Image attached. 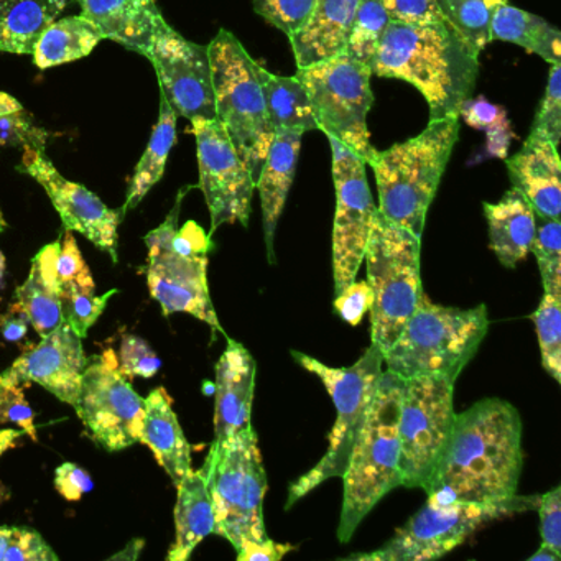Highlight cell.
I'll return each instance as SVG.
<instances>
[{
  "label": "cell",
  "mask_w": 561,
  "mask_h": 561,
  "mask_svg": "<svg viewBox=\"0 0 561 561\" xmlns=\"http://www.w3.org/2000/svg\"><path fill=\"white\" fill-rule=\"evenodd\" d=\"M524 423L507 400L484 399L456 413L451 435L423 491L433 505L514 497L524 469Z\"/></svg>",
  "instance_id": "6da1fadb"
},
{
  "label": "cell",
  "mask_w": 561,
  "mask_h": 561,
  "mask_svg": "<svg viewBox=\"0 0 561 561\" xmlns=\"http://www.w3.org/2000/svg\"><path fill=\"white\" fill-rule=\"evenodd\" d=\"M479 57L446 24L389 22L373 65V77L415 87L430 107V119L459 116L474 91Z\"/></svg>",
  "instance_id": "7a4b0ae2"
},
{
  "label": "cell",
  "mask_w": 561,
  "mask_h": 561,
  "mask_svg": "<svg viewBox=\"0 0 561 561\" xmlns=\"http://www.w3.org/2000/svg\"><path fill=\"white\" fill-rule=\"evenodd\" d=\"M459 116L430 119L419 136L374 153L379 209L387 219L422 238L426 213L438 192L453 149L458 142Z\"/></svg>",
  "instance_id": "3957f363"
},
{
  "label": "cell",
  "mask_w": 561,
  "mask_h": 561,
  "mask_svg": "<svg viewBox=\"0 0 561 561\" xmlns=\"http://www.w3.org/2000/svg\"><path fill=\"white\" fill-rule=\"evenodd\" d=\"M403 380L389 370L380 374L344 474L343 508L337 540L346 543L370 511L400 485L399 413Z\"/></svg>",
  "instance_id": "277c9868"
},
{
  "label": "cell",
  "mask_w": 561,
  "mask_h": 561,
  "mask_svg": "<svg viewBox=\"0 0 561 561\" xmlns=\"http://www.w3.org/2000/svg\"><path fill=\"white\" fill-rule=\"evenodd\" d=\"M489 330L485 305L442 307L423 295L419 307L383 353V366L399 379L446 376L458 379Z\"/></svg>",
  "instance_id": "5b68a950"
},
{
  "label": "cell",
  "mask_w": 561,
  "mask_h": 561,
  "mask_svg": "<svg viewBox=\"0 0 561 561\" xmlns=\"http://www.w3.org/2000/svg\"><path fill=\"white\" fill-rule=\"evenodd\" d=\"M420 241L409 229L374 213L367 239V282L374 291L370 346L386 353L423 297Z\"/></svg>",
  "instance_id": "8992f818"
},
{
  "label": "cell",
  "mask_w": 561,
  "mask_h": 561,
  "mask_svg": "<svg viewBox=\"0 0 561 561\" xmlns=\"http://www.w3.org/2000/svg\"><path fill=\"white\" fill-rule=\"evenodd\" d=\"M291 356L327 387L336 407V422L331 430L330 445L323 458L288 488L285 508H290L330 479L344 474L383 370V354L374 346L367 347L363 356L350 367L327 366L300 351H291Z\"/></svg>",
  "instance_id": "52a82bcc"
},
{
  "label": "cell",
  "mask_w": 561,
  "mask_h": 561,
  "mask_svg": "<svg viewBox=\"0 0 561 561\" xmlns=\"http://www.w3.org/2000/svg\"><path fill=\"white\" fill-rule=\"evenodd\" d=\"M215 90L216 119L257 183L274 139L255 65L231 32L219 31L208 45Z\"/></svg>",
  "instance_id": "ba28073f"
},
{
  "label": "cell",
  "mask_w": 561,
  "mask_h": 561,
  "mask_svg": "<svg viewBox=\"0 0 561 561\" xmlns=\"http://www.w3.org/2000/svg\"><path fill=\"white\" fill-rule=\"evenodd\" d=\"M203 472L215 507V535L236 551L248 541L268 538L264 524L267 476L252 425L222 446H211Z\"/></svg>",
  "instance_id": "9c48e42d"
},
{
  "label": "cell",
  "mask_w": 561,
  "mask_h": 561,
  "mask_svg": "<svg viewBox=\"0 0 561 561\" xmlns=\"http://www.w3.org/2000/svg\"><path fill=\"white\" fill-rule=\"evenodd\" d=\"M540 495H517L504 501L455 502L433 505L426 502L392 538L369 553H354L356 561H430L445 557L465 543L488 522L537 507Z\"/></svg>",
  "instance_id": "30bf717a"
},
{
  "label": "cell",
  "mask_w": 561,
  "mask_h": 561,
  "mask_svg": "<svg viewBox=\"0 0 561 561\" xmlns=\"http://www.w3.org/2000/svg\"><path fill=\"white\" fill-rule=\"evenodd\" d=\"M295 77L307 91L318 130L341 140L367 165L376 153L367 127V114L374 103L373 71L350 55L341 54L298 68Z\"/></svg>",
  "instance_id": "8fae6325"
},
{
  "label": "cell",
  "mask_w": 561,
  "mask_h": 561,
  "mask_svg": "<svg viewBox=\"0 0 561 561\" xmlns=\"http://www.w3.org/2000/svg\"><path fill=\"white\" fill-rule=\"evenodd\" d=\"M456 379L423 376L403 380L399 413L400 485L425 488L455 423Z\"/></svg>",
  "instance_id": "7c38bea8"
},
{
  "label": "cell",
  "mask_w": 561,
  "mask_h": 561,
  "mask_svg": "<svg viewBox=\"0 0 561 561\" xmlns=\"http://www.w3.org/2000/svg\"><path fill=\"white\" fill-rule=\"evenodd\" d=\"M75 409L98 445L107 451L140 443L146 399L121 373L119 357L113 350L88 359Z\"/></svg>",
  "instance_id": "4fadbf2b"
},
{
  "label": "cell",
  "mask_w": 561,
  "mask_h": 561,
  "mask_svg": "<svg viewBox=\"0 0 561 561\" xmlns=\"http://www.w3.org/2000/svg\"><path fill=\"white\" fill-rule=\"evenodd\" d=\"M333 152L336 213L333 228L334 295L356 280L364 262L374 205L366 176V162L341 140L327 136Z\"/></svg>",
  "instance_id": "5bb4252c"
},
{
  "label": "cell",
  "mask_w": 561,
  "mask_h": 561,
  "mask_svg": "<svg viewBox=\"0 0 561 561\" xmlns=\"http://www.w3.org/2000/svg\"><path fill=\"white\" fill-rule=\"evenodd\" d=\"M198 147L199 188L205 195L215 234L221 226L248 228L255 183L218 119L190 121Z\"/></svg>",
  "instance_id": "9a60e30c"
},
{
  "label": "cell",
  "mask_w": 561,
  "mask_h": 561,
  "mask_svg": "<svg viewBox=\"0 0 561 561\" xmlns=\"http://www.w3.org/2000/svg\"><path fill=\"white\" fill-rule=\"evenodd\" d=\"M146 58L156 68L162 96L176 116L216 119L208 47L186 41L167 24Z\"/></svg>",
  "instance_id": "2e32d148"
},
{
  "label": "cell",
  "mask_w": 561,
  "mask_h": 561,
  "mask_svg": "<svg viewBox=\"0 0 561 561\" xmlns=\"http://www.w3.org/2000/svg\"><path fill=\"white\" fill-rule=\"evenodd\" d=\"M18 170L32 176L47 192L67 231L80 232L117 262V228L124 218L121 209H111L87 186L65 179L45 150L24 149Z\"/></svg>",
  "instance_id": "e0dca14e"
},
{
  "label": "cell",
  "mask_w": 561,
  "mask_h": 561,
  "mask_svg": "<svg viewBox=\"0 0 561 561\" xmlns=\"http://www.w3.org/2000/svg\"><path fill=\"white\" fill-rule=\"evenodd\" d=\"M87 366L83 340L64 321L57 330L42 337L34 350L22 354L0 374V383L18 387L38 383L61 402L75 407Z\"/></svg>",
  "instance_id": "ac0fdd59"
},
{
  "label": "cell",
  "mask_w": 561,
  "mask_h": 561,
  "mask_svg": "<svg viewBox=\"0 0 561 561\" xmlns=\"http://www.w3.org/2000/svg\"><path fill=\"white\" fill-rule=\"evenodd\" d=\"M147 282L163 313H186L225 334L208 285V254L182 255L149 251Z\"/></svg>",
  "instance_id": "d6986e66"
},
{
  "label": "cell",
  "mask_w": 561,
  "mask_h": 561,
  "mask_svg": "<svg viewBox=\"0 0 561 561\" xmlns=\"http://www.w3.org/2000/svg\"><path fill=\"white\" fill-rule=\"evenodd\" d=\"M255 364L252 354L238 341L228 337L225 353L216 364L215 439L211 446H222L252 425Z\"/></svg>",
  "instance_id": "ffe728a7"
},
{
  "label": "cell",
  "mask_w": 561,
  "mask_h": 561,
  "mask_svg": "<svg viewBox=\"0 0 561 561\" xmlns=\"http://www.w3.org/2000/svg\"><path fill=\"white\" fill-rule=\"evenodd\" d=\"M505 160L512 188L525 196L537 218L560 219L561 162L558 147L528 136L520 152Z\"/></svg>",
  "instance_id": "44dd1931"
},
{
  "label": "cell",
  "mask_w": 561,
  "mask_h": 561,
  "mask_svg": "<svg viewBox=\"0 0 561 561\" xmlns=\"http://www.w3.org/2000/svg\"><path fill=\"white\" fill-rule=\"evenodd\" d=\"M81 14L100 28L104 41L116 42L147 57L167 21L156 0H80Z\"/></svg>",
  "instance_id": "7402d4cb"
},
{
  "label": "cell",
  "mask_w": 561,
  "mask_h": 561,
  "mask_svg": "<svg viewBox=\"0 0 561 561\" xmlns=\"http://www.w3.org/2000/svg\"><path fill=\"white\" fill-rule=\"evenodd\" d=\"M304 134L301 130H282L274 134L261 175L255 183V190H259V196H261L265 245H267L271 262H274L275 257V229L294 185Z\"/></svg>",
  "instance_id": "603a6c76"
},
{
  "label": "cell",
  "mask_w": 561,
  "mask_h": 561,
  "mask_svg": "<svg viewBox=\"0 0 561 561\" xmlns=\"http://www.w3.org/2000/svg\"><path fill=\"white\" fill-rule=\"evenodd\" d=\"M357 5L359 0H318L305 27L290 37L298 68L344 54Z\"/></svg>",
  "instance_id": "cb8c5ba5"
},
{
  "label": "cell",
  "mask_w": 561,
  "mask_h": 561,
  "mask_svg": "<svg viewBox=\"0 0 561 561\" xmlns=\"http://www.w3.org/2000/svg\"><path fill=\"white\" fill-rule=\"evenodd\" d=\"M140 443L152 449L173 484L179 485L192 471V446L163 387L153 389L146 399Z\"/></svg>",
  "instance_id": "d4e9b609"
},
{
  "label": "cell",
  "mask_w": 561,
  "mask_h": 561,
  "mask_svg": "<svg viewBox=\"0 0 561 561\" xmlns=\"http://www.w3.org/2000/svg\"><path fill=\"white\" fill-rule=\"evenodd\" d=\"M489 226V248L504 267L515 268L530 254L537 232V215L530 203L512 188L497 203H484Z\"/></svg>",
  "instance_id": "484cf974"
},
{
  "label": "cell",
  "mask_w": 561,
  "mask_h": 561,
  "mask_svg": "<svg viewBox=\"0 0 561 561\" xmlns=\"http://www.w3.org/2000/svg\"><path fill=\"white\" fill-rule=\"evenodd\" d=\"M61 241L42 249L32 262L27 280L15 290V310L27 317L28 323L45 337L64 323L60 288L57 278V257Z\"/></svg>",
  "instance_id": "4316f807"
},
{
  "label": "cell",
  "mask_w": 561,
  "mask_h": 561,
  "mask_svg": "<svg viewBox=\"0 0 561 561\" xmlns=\"http://www.w3.org/2000/svg\"><path fill=\"white\" fill-rule=\"evenodd\" d=\"M179 499L175 505V543L170 547L169 561H186L195 548L209 535L215 534L216 517L211 494L203 469L190 471L176 485Z\"/></svg>",
  "instance_id": "83f0119b"
},
{
  "label": "cell",
  "mask_w": 561,
  "mask_h": 561,
  "mask_svg": "<svg viewBox=\"0 0 561 561\" xmlns=\"http://www.w3.org/2000/svg\"><path fill=\"white\" fill-rule=\"evenodd\" d=\"M65 8V0H0V54L34 55L38 38Z\"/></svg>",
  "instance_id": "f1b7e54d"
},
{
  "label": "cell",
  "mask_w": 561,
  "mask_h": 561,
  "mask_svg": "<svg viewBox=\"0 0 561 561\" xmlns=\"http://www.w3.org/2000/svg\"><path fill=\"white\" fill-rule=\"evenodd\" d=\"M255 73L261 83L265 111L274 134L282 130L308 133L318 129L307 91L297 77H277L259 64L255 65Z\"/></svg>",
  "instance_id": "f546056e"
},
{
  "label": "cell",
  "mask_w": 561,
  "mask_h": 561,
  "mask_svg": "<svg viewBox=\"0 0 561 561\" xmlns=\"http://www.w3.org/2000/svg\"><path fill=\"white\" fill-rule=\"evenodd\" d=\"M501 41L518 45L547 64L561 65V34L538 15L522 9L502 5L492 19L491 42Z\"/></svg>",
  "instance_id": "4dcf8cb0"
},
{
  "label": "cell",
  "mask_w": 561,
  "mask_h": 561,
  "mask_svg": "<svg viewBox=\"0 0 561 561\" xmlns=\"http://www.w3.org/2000/svg\"><path fill=\"white\" fill-rule=\"evenodd\" d=\"M100 28L83 14L51 22L38 38L34 61L41 70L87 58L103 42Z\"/></svg>",
  "instance_id": "1f68e13d"
},
{
  "label": "cell",
  "mask_w": 561,
  "mask_h": 561,
  "mask_svg": "<svg viewBox=\"0 0 561 561\" xmlns=\"http://www.w3.org/2000/svg\"><path fill=\"white\" fill-rule=\"evenodd\" d=\"M176 117L179 116L170 106L169 101L163 96L160 98L159 123L153 129L142 159L134 170V176L130 180L129 190H127L126 203L121 208L124 216L137 208L146 198L147 193H150V190L162 180L170 150L176 142Z\"/></svg>",
  "instance_id": "d6a6232c"
},
{
  "label": "cell",
  "mask_w": 561,
  "mask_h": 561,
  "mask_svg": "<svg viewBox=\"0 0 561 561\" xmlns=\"http://www.w3.org/2000/svg\"><path fill=\"white\" fill-rule=\"evenodd\" d=\"M445 21L476 55L491 44V25L495 12L508 0H436Z\"/></svg>",
  "instance_id": "836d02e7"
},
{
  "label": "cell",
  "mask_w": 561,
  "mask_h": 561,
  "mask_svg": "<svg viewBox=\"0 0 561 561\" xmlns=\"http://www.w3.org/2000/svg\"><path fill=\"white\" fill-rule=\"evenodd\" d=\"M389 22V14L380 0H359L344 54L373 71L374 60Z\"/></svg>",
  "instance_id": "e575fe53"
},
{
  "label": "cell",
  "mask_w": 561,
  "mask_h": 561,
  "mask_svg": "<svg viewBox=\"0 0 561 561\" xmlns=\"http://www.w3.org/2000/svg\"><path fill=\"white\" fill-rule=\"evenodd\" d=\"M459 117H462L468 126L485 130L489 157L507 159V150L514 139V133L504 107L489 103L484 96L476 100L468 98L459 107Z\"/></svg>",
  "instance_id": "d590c367"
},
{
  "label": "cell",
  "mask_w": 561,
  "mask_h": 561,
  "mask_svg": "<svg viewBox=\"0 0 561 561\" xmlns=\"http://www.w3.org/2000/svg\"><path fill=\"white\" fill-rule=\"evenodd\" d=\"M531 320L537 330L543 369L561 382V298L543 294Z\"/></svg>",
  "instance_id": "8d00e7d4"
},
{
  "label": "cell",
  "mask_w": 561,
  "mask_h": 561,
  "mask_svg": "<svg viewBox=\"0 0 561 561\" xmlns=\"http://www.w3.org/2000/svg\"><path fill=\"white\" fill-rule=\"evenodd\" d=\"M530 252L537 259L545 294L561 298L560 219L537 218V232Z\"/></svg>",
  "instance_id": "74e56055"
},
{
  "label": "cell",
  "mask_w": 561,
  "mask_h": 561,
  "mask_svg": "<svg viewBox=\"0 0 561 561\" xmlns=\"http://www.w3.org/2000/svg\"><path fill=\"white\" fill-rule=\"evenodd\" d=\"M119 290H111L107 294L94 295V291L84 290L80 285L67 284L60 287L61 314L65 323L70 324L71 330L84 340L90 328L100 320L106 310L111 297Z\"/></svg>",
  "instance_id": "f35d334b"
},
{
  "label": "cell",
  "mask_w": 561,
  "mask_h": 561,
  "mask_svg": "<svg viewBox=\"0 0 561 561\" xmlns=\"http://www.w3.org/2000/svg\"><path fill=\"white\" fill-rule=\"evenodd\" d=\"M318 0H252L254 11L288 38L305 27Z\"/></svg>",
  "instance_id": "ab89813d"
},
{
  "label": "cell",
  "mask_w": 561,
  "mask_h": 561,
  "mask_svg": "<svg viewBox=\"0 0 561 561\" xmlns=\"http://www.w3.org/2000/svg\"><path fill=\"white\" fill-rule=\"evenodd\" d=\"M530 136L541 137L560 146L561 139V65H551L550 77H548L547 91L540 110L535 116Z\"/></svg>",
  "instance_id": "60d3db41"
},
{
  "label": "cell",
  "mask_w": 561,
  "mask_h": 561,
  "mask_svg": "<svg viewBox=\"0 0 561 561\" xmlns=\"http://www.w3.org/2000/svg\"><path fill=\"white\" fill-rule=\"evenodd\" d=\"M50 133L35 126L31 114L24 110L0 117V147H22V149L45 150Z\"/></svg>",
  "instance_id": "b9f144b4"
},
{
  "label": "cell",
  "mask_w": 561,
  "mask_h": 561,
  "mask_svg": "<svg viewBox=\"0 0 561 561\" xmlns=\"http://www.w3.org/2000/svg\"><path fill=\"white\" fill-rule=\"evenodd\" d=\"M119 369L126 377L150 379L162 369V360L142 337L126 334L121 343Z\"/></svg>",
  "instance_id": "7bdbcfd3"
},
{
  "label": "cell",
  "mask_w": 561,
  "mask_h": 561,
  "mask_svg": "<svg viewBox=\"0 0 561 561\" xmlns=\"http://www.w3.org/2000/svg\"><path fill=\"white\" fill-rule=\"evenodd\" d=\"M57 278L58 288L61 285L77 284L88 291L96 290L93 275L84 262L83 254L78 248L77 239L73 238L71 231L65 232L64 241H61L60 252L57 257Z\"/></svg>",
  "instance_id": "ee69618b"
},
{
  "label": "cell",
  "mask_w": 561,
  "mask_h": 561,
  "mask_svg": "<svg viewBox=\"0 0 561 561\" xmlns=\"http://www.w3.org/2000/svg\"><path fill=\"white\" fill-rule=\"evenodd\" d=\"M58 554L34 528L11 527L4 561H57Z\"/></svg>",
  "instance_id": "f6af8a7d"
},
{
  "label": "cell",
  "mask_w": 561,
  "mask_h": 561,
  "mask_svg": "<svg viewBox=\"0 0 561 561\" xmlns=\"http://www.w3.org/2000/svg\"><path fill=\"white\" fill-rule=\"evenodd\" d=\"M0 423L18 425L25 435H31V438L37 442L35 413L25 399L22 387L0 383Z\"/></svg>",
  "instance_id": "bcb514c9"
},
{
  "label": "cell",
  "mask_w": 561,
  "mask_h": 561,
  "mask_svg": "<svg viewBox=\"0 0 561 561\" xmlns=\"http://www.w3.org/2000/svg\"><path fill=\"white\" fill-rule=\"evenodd\" d=\"M380 2L392 22H403V24H443L446 22L436 0H380Z\"/></svg>",
  "instance_id": "7dc6e473"
},
{
  "label": "cell",
  "mask_w": 561,
  "mask_h": 561,
  "mask_svg": "<svg viewBox=\"0 0 561 561\" xmlns=\"http://www.w3.org/2000/svg\"><path fill=\"white\" fill-rule=\"evenodd\" d=\"M374 304V291L367 280H354L340 295H334V310L351 327H357Z\"/></svg>",
  "instance_id": "c3c4849f"
},
{
  "label": "cell",
  "mask_w": 561,
  "mask_h": 561,
  "mask_svg": "<svg viewBox=\"0 0 561 561\" xmlns=\"http://www.w3.org/2000/svg\"><path fill=\"white\" fill-rule=\"evenodd\" d=\"M541 545L561 554V485H554L538 499Z\"/></svg>",
  "instance_id": "681fc988"
},
{
  "label": "cell",
  "mask_w": 561,
  "mask_h": 561,
  "mask_svg": "<svg viewBox=\"0 0 561 561\" xmlns=\"http://www.w3.org/2000/svg\"><path fill=\"white\" fill-rule=\"evenodd\" d=\"M55 489L67 501H80L84 494L93 491L94 481L87 469L75 462H64L55 469Z\"/></svg>",
  "instance_id": "f907efd6"
},
{
  "label": "cell",
  "mask_w": 561,
  "mask_h": 561,
  "mask_svg": "<svg viewBox=\"0 0 561 561\" xmlns=\"http://www.w3.org/2000/svg\"><path fill=\"white\" fill-rule=\"evenodd\" d=\"M297 550L294 545L277 543L272 538L261 541H248L238 550L239 561H280L285 554Z\"/></svg>",
  "instance_id": "816d5d0a"
},
{
  "label": "cell",
  "mask_w": 561,
  "mask_h": 561,
  "mask_svg": "<svg viewBox=\"0 0 561 561\" xmlns=\"http://www.w3.org/2000/svg\"><path fill=\"white\" fill-rule=\"evenodd\" d=\"M28 320L24 313L15 310L12 313L5 314L0 320V334L4 336V340L11 341V343H18L22 341L28 331Z\"/></svg>",
  "instance_id": "f5cc1de1"
},
{
  "label": "cell",
  "mask_w": 561,
  "mask_h": 561,
  "mask_svg": "<svg viewBox=\"0 0 561 561\" xmlns=\"http://www.w3.org/2000/svg\"><path fill=\"white\" fill-rule=\"evenodd\" d=\"M22 435H25L22 430H0V456L14 448Z\"/></svg>",
  "instance_id": "db71d44e"
},
{
  "label": "cell",
  "mask_w": 561,
  "mask_h": 561,
  "mask_svg": "<svg viewBox=\"0 0 561 561\" xmlns=\"http://www.w3.org/2000/svg\"><path fill=\"white\" fill-rule=\"evenodd\" d=\"M22 110H24V106H22L21 101L15 100V98L11 96L9 93H2V91H0V117L19 113V111Z\"/></svg>",
  "instance_id": "11a10c76"
},
{
  "label": "cell",
  "mask_w": 561,
  "mask_h": 561,
  "mask_svg": "<svg viewBox=\"0 0 561 561\" xmlns=\"http://www.w3.org/2000/svg\"><path fill=\"white\" fill-rule=\"evenodd\" d=\"M560 561L561 554L554 553L553 550H550V548L543 547L541 545L540 548H538V551H535L534 554H531L530 558H528V561Z\"/></svg>",
  "instance_id": "9f6ffc18"
},
{
  "label": "cell",
  "mask_w": 561,
  "mask_h": 561,
  "mask_svg": "<svg viewBox=\"0 0 561 561\" xmlns=\"http://www.w3.org/2000/svg\"><path fill=\"white\" fill-rule=\"evenodd\" d=\"M9 538H11V527H0V561H4Z\"/></svg>",
  "instance_id": "6f0895ef"
},
{
  "label": "cell",
  "mask_w": 561,
  "mask_h": 561,
  "mask_svg": "<svg viewBox=\"0 0 561 561\" xmlns=\"http://www.w3.org/2000/svg\"><path fill=\"white\" fill-rule=\"evenodd\" d=\"M5 287V255L0 251V288Z\"/></svg>",
  "instance_id": "680465c9"
},
{
  "label": "cell",
  "mask_w": 561,
  "mask_h": 561,
  "mask_svg": "<svg viewBox=\"0 0 561 561\" xmlns=\"http://www.w3.org/2000/svg\"><path fill=\"white\" fill-rule=\"evenodd\" d=\"M5 228H8V222H5L4 213L0 209V231L4 232Z\"/></svg>",
  "instance_id": "91938a15"
},
{
  "label": "cell",
  "mask_w": 561,
  "mask_h": 561,
  "mask_svg": "<svg viewBox=\"0 0 561 561\" xmlns=\"http://www.w3.org/2000/svg\"><path fill=\"white\" fill-rule=\"evenodd\" d=\"M77 2H80V0H77Z\"/></svg>",
  "instance_id": "94428289"
},
{
  "label": "cell",
  "mask_w": 561,
  "mask_h": 561,
  "mask_svg": "<svg viewBox=\"0 0 561 561\" xmlns=\"http://www.w3.org/2000/svg\"><path fill=\"white\" fill-rule=\"evenodd\" d=\"M0 232H2V231H0Z\"/></svg>",
  "instance_id": "6125c7cd"
}]
</instances>
